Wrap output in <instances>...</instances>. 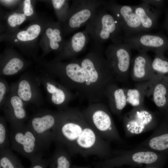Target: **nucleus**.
Wrapping results in <instances>:
<instances>
[{"label":"nucleus","instance_id":"1","mask_svg":"<svg viewBox=\"0 0 168 168\" xmlns=\"http://www.w3.org/2000/svg\"><path fill=\"white\" fill-rule=\"evenodd\" d=\"M47 73L89 103L103 102L108 86L116 81L101 45L94 42L84 57L67 63L56 61Z\"/></svg>","mask_w":168,"mask_h":168},{"label":"nucleus","instance_id":"2","mask_svg":"<svg viewBox=\"0 0 168 168\" xmlns=\"http://www.w3.org/2000/svg\"><path fill=\"white\" fill-rule=\"evenodd\" d=\"M54 142L65 148L72 156H96L104 160L112 157L111 142L100 138L77 108L60 111Z\"/></svg>","mask_w":168,"mask_h":168},{"label":"nucleus","instance_id":"3","mask_svg":"<svg viewBox=\"0 0 168 168\" xmlns=\"http://www.w3.org/2000/svg\"><path fill=\"white\" fill-rule=\"evenodd\" d=\"M168 160V155L137 145L130 149L114 151L112 157L104 160L98 166L114 168L125 165L135 166L145 165V166H153L163 168Z\"/></svg>","mask_w":168,"mask_h":168},{"label":"nucleus","instance_id":"4","mask_svg":"<svg viewBox=\"0 0 168 168\" xmlns=\"http://www.w3.org/2000/svg\"><path fill=\"white\" fill-rule=\"evenodd\" d=\"M110 109L103 102L89 103L81 110L86 122L103 139L119 145L125 144L114 121Z\"/></svg>","mask_w":168,"mask_h":168},{"label":"nucleus","instance_id":"5","mask_svg":"<svg viewBox=\"0 0 168 168\" xmlns=\"http://www.w3.org/2000/svg\"><path fill=\"white\" fill-rule=\"evenodd\" d=\"M86 25L85 30L94 42L101 45L109 40L113 44L123 42L124 37L119 22L103 7L99 8Z\"/></svg>","mask_w":168,"mask_h":168},{"label":"nucleus","instance_id":"6","mask_svg":"<svg viewBox=\"0 0 168 168\" xmlns=\"http://www.w3.org/2000/svg\"><path fill=\"white\" fill-rule=\"evenodd\" d=\"M161 114L147 109L144 105L133 108L123 117L125 137L129 138L154 130L159 124Z\"/></svg>","mask_w":168,"mask_h":168},{"label":"nucleus","instance_id":"7","mask_svg":"<svg viewBox=\"0 0 168 168\" xmlns=\"http://www.w3.org/2000/svg\"><path fill=\"white\" fill-rule=\"evenodd\" d=\"M10 138L12 148L31 163L42 158L44 149L27 124L12 128Z\"/></svg>","mask_w":168,"mask_h":168},{"label":"nucleus","instance_id":"8","mask_svg":"<svg viewBox=\"0 0 168 168\" xmlns=\"http://www.w3.org/2000/svg\"><path fill=\"white\" fill-rule=\"evenodd\" d=\"M131 49L123 42L109 45L104 52L109 66L116 81L125 83L128 81L132 62Z\"/></svg>","mask_w":168,"mask_h":168},{"label":"nucleus","instance_id":"9","mask_svg":"<svg viewBox=\"0 0 168 168\" xmlns=\"http://www.w3.org/2000/svg\"><path fill=\"white\" fill-rule=\"evenodd\" d=\"M61 111L44 110L34 114L27 125L35 134L44 149L54 142Z\"/></svg>","mask_w":168,"mask_h":168},{"label":"nucleus","instance_id":"10","mask_svg":"<svg viewBox=\"0 0 168 168\" xmlns=\"http://www.w3.org/2000/svg\"><path fill=\"white\" fill-rule=\"evenodd\" d=\"M102 6L116 18L120 25L124 38L143 32L133 6L119 4L114 0H103Z\"/></svg>","mask_w":168,"mask_h":168},{"label":"nucleus","instance_id":"11","mask_svg":"<svg viewBox=\"0 0 168 168\" xmlns=\"http://www.w3.org/2000/svg\"><path fill=\"white\" fill-rule=\"evenodd\" d=\"M37 78L39 84L44 87L52 104L59 111L68 108L69 103L75 98L72 91L47 73L37 76Z\"/></svg>","mask_w":168,"mask_h":168},{"label":"nucleus","instance_id":"12","mask_svg":"<svg viewBox=\"0 0 168 168\" xmlns=\"http://www.w3.org/2000/svg\"><path fill=\"white\" fill-rule=\"evenodd\" d=\"M103 2L101 0L74 1L68 13V31H73L86 24Z\"/></svg>","mask_w":168,"mask_h":168},{"label":"nucleus","instance_id":"13","mask_svg":"<svg viewBox=\"0 0 168 168\" xmlns=\"http://www.w3.org/2000/svg\"><path fill=\"white\" fill-rule=\"evenodd\" d=\"M37 76L24 75L10 87L26 104L41 105L43 99Z\"/></svg>","mask_w":168,"mask_h":168},{"label":"nucleus","instance_id":"14","mask_svg":"<svg viewBox=\"0 0 168 168\" xmlns=\"http://www.w3.org/2000/svg\"><path fill=\"white\" fill-rule=\"evenodd\" d=\"M26 103L10 86L9 92L2 107L5 118L12 128L22 126L27 119Z\"/></svg>","mask_w":168,"mask_h":168},{"label":"nucleus","instance_id":"15","mask_svg":"<svg viewBox=\"0 0 168 168\" xmlns=\"http://www.w3.org/2000/svg\"><path fill=\"white\" fill-rule=\"evenodd\" d=\"M160 113L156 128L148 138L137 146L168 155V117L164 113Z\"/></svg>","mask_w":168,"mask_h":168},{"label":"nucleus","instance_id":"16","mask_svg":"<svg viewBox=\"0 0 168 168\" xmlns=\"http://www.w3.org/2000/svg\"><path fill=\"white\" fill-rule=\"evenodd\" d=\"M144 50L138 51V54L132 59L130 75L132 79L138 82H144L154 78L156 74L153 71L152 59Z\"/></svg>","mask_w":168,"mask_h":168},{"label":"nucleus","instance_id":"17","mask_svg":"<svg viewBox=\"0 0 168 168\" xmlns=\"http://www.w3.org/2000/svg\"><path fill=\"white\" fill-rule=\"evenodd\" d=\"M123 42L128 44L131 49L147 52L150 51L154 52L157 50H162L166 44L165 40L162 36L145 32L125 38Z\"/></svg>","mask_w":168,"mask_h":168},{"label":"nucleus","instance_id":"18","mask_svg":"<svg viewBox=\"0 0 168 168\" xmlns=\"http://www.w3.org/2000/svg\"><path fill=\"white\" fill-rule=\"evenodd\" d=\"M149 82L148 96H152L159 112H163L168 108V79L156 75Z\"/></svg>","mask_w":168,"mask_h":168},{"label":"nucleus","instance_id":"19","mask_svg":"<svg viewBox=\"0 0 168 168\" xmlns=\"http://www.w3.org/2000/svg\"><path fill=\"white\" fill-rule=\"evenodd\" d=\"M105 96L110 110L114 114L121 117L128 103L127 89L119 86L115 82L113 83L108 87Z\"/></svg>","mask_w":168,"mask_h":168},{"label":"nucleus","instance_id":"20","mask_svg":"<svg viewBox=\"0 0 168 168\" xmlns=\"http://www.w3.org/2000/svg\"><path fill=\"white\" fill-rule=\"evenodd\" d=\"M89 36L85 30L75 33L71 38L65 50L57 59V61L64 58H76L86 48Z\"/></svg>","mask_w":168,"mask_h":168},{"label":"nucleus","instance_id":"21","mask_svg":"<svg viewBox=\"0 0 168 168\" xmlns=\"http://www.w3.org/2000/svg\"><path fill=\"white\" fill-rule=\"evenodd\" d=\"M133 6L139 19L143 32H147L154 29L157 21L158 9L143 2Z\"/></svg>","mask_w":168,"mask_h":168},{"label":"nucleus","instance_id":"22","mask_svg":"<svg viewBox=\"0 0 168 168\" xmlns=\"http://www.w3.org/2000/svg\"><path fill=\"white\" fill-rule=\"evenodd\" d=\"M71 157L65 148L56 144L54 152L49 159V168H72Z\"/></svg>","mask_w":168,"mask_h":168},{"label":"nucleus","instance_id":"23","mask_svg":"<svg viewBox=\"0 0 168 168\" xmlns=\"http://www.w3.org/2000/svg\"><path fill=\"white\" fill-rule=\"evenodd\" d=\"M0 168H25L10 148L0 150Z\"/></svg>","mask_w":168,"mask_h":168},{"label":"nucleus","instance_id":"24","mask_svg":"<svg viewBox=\"0 0 168 168\" xmlns=\"http://www.w3.org/2000/svg\"><path fill=\"white\" fill-rule=\"evenodd\" d=\"M162 50L155 51V56L152 60V67L156 75L168 79V60L163 55Z\"/></svg>","mask_w":168,"mask_h":168},{"label":"nucleus","instance_id":"25","mask_svg":"<svg viewBox=\"0 0 168 168\" xmlns=\"http://www.w3.org/2000/svg\"><path fill=\"white\" fill-rule=\"evenodd\" d=\"M24 66V62L21 59L12 58L4 66L1 72V75L7 76L15 75L21 71Z\"/></svg>","mask_w":168,"mask_h":168},{"label":"nucleus","instance_id":"26","mask_svg":"<svg viewBox=\"0 0 168 168\" xmlns=\"http://www.w3.org/2000/svg\"><path fill=\"white\" fill-rule=\"evenodd\" d=\"M41 31L40 26L37 24L30 26L26 30L19 32L17 35V38L20 41H27L33 40L39 35Z\"/></svg>","mask_w":168,"mask_h":168},{"label":"nucleus","instance_id":"27","mask_svg":"<svg viewBox=\"0 0 168 168\" xmlns=\"http://www.w3.org/2000/svg\"><path fill=\"white\" fill-rule=\"evenodd\" d=\"M128 103H129L133 107L143 105L144 96L138 88L133 89H127Z\"/></svg>","mask_w":168,"mask_h":168},{"label":"nucleus","instance_id":"28","mask_svg":"<svg viewBox=\"0 0 168 168\" xmlns=\"http://www.w3.org/2000/svg\"><path fill=\"white\" fill-rule=\"evenodd\" d=\"M46 34L49 39L51 49L54 50L58 49L60 47L59 43L62 41L61 32L59 29L56 28L53 30L48 28L46 30Z\"/></svg>","mask_w":168,"mask_h":168},{"label":"nucleus","instance_id":"29","mask_svg":"<svg viewBox=\"0 0 168 168\" xmlns=\"http://www.w3.org/2000/svg\"><path fill=\"white\" fill-rule=\"evenodd\" d=\"M6 119L2 116L0 117V150L9 148Z\"/></svg>","mask_w":168,"mask_h":168},{"label":"nucleus","instance_id":"30","mask_svg":"<svg viewBox=\"0 0 168 168\" xmlns=\"http://www.w3.org/2000/svg\"><path fill=\"white\" fill-rule=\"evenodd\" d=\"M10 86L3 78L0 79V107L2 108L9 92Z\"/></svg>","mask_w":168,"mask_h":168},{"label":"nucleus","instance_id":"31","mask_svg":"<svg viewBox=\"0 0 168 168\" xmlns=\"http://www.w3.org/2000/svg\"><path fill=\"white\" fill-rule=\"evenodd\" d=\"M26 19L24 14L14 13L10 15L8 18V22L9 25L12 27L17 25H20Z\"/></svg>","mask_w":168,"mask_h":168},{"label":"nucleus","instance_id":"32","mask_svg":"<svg viewBox=\"0 0 168 168\" xmlns=\"http://www.w3.org/2000/svg\"><path fill=\"white\" fill-rule=\"evenodd\" d=\"M31 166L29 168H47L49 166V159H41L31 163Z\"/></svg>","mask_w":168,"mask_h":168},{"label":"nucleus","instance_id":"33","mask_svg":"<svg viewBox=\"0 0 168 168\" xmlns=\"http://www.w3.org/2000/svg\"><path fill=\"white\" fill-rule=\"evenodd\" d=\"M23 11L25 16H30L33 14L34 11L30 0L24 1Z\"/></svg>","mask_w":168,"mask_h":168},{"label":"nucleus","instance_id":"34","mask_svg":"<svg viewBox=\"0 0 168 168\" xmlns=\"http://www.w3.org/2000/svg\"><path fill=\"white\" fill-rule=\"evenodd\" d=\"M141 2L147 3L157 9L162 2L161 1L156 0H142Z\"/></svg>","mask_w":168,"mask_h":168},{"label":"nucleus","instance_id":"35","mask_svg":"<svg viewBox=\"0 0 168 168\" xmlns=\"http://www.w3.org/2000/svg\"><path fill=\"white\" fill-rule=\"evenodd\" d=\"M52 1L54 7L57 10L63 6L66 1L64 0H53Z\"/></svg>","mask_w":168,"mask_h":168},{"label":"nucleus","instance_id":"36","mask_svg":"<svg viewBox=\"0 0 168 168\" xmlns=\"http://www.w3.org/2000/svg\"><path fill=\"white\" fill-rule=\"evenodd\" d=\"M72 168H91L89 166H81L76 165H72Z\"/></svg>","mask_w":168,"mask_h":168},{"label":"nucleus","instance_id":"37","mask_svg":"<svg viewBox=\"0 0 168 168\" xmlns=\"http://www.w3.org/2000/svg\"><path fill=\"white\" fill-rule=\"evenodd\" d=\"M144 168H161L156 166H145Z\"/></svg>","mask_w":168,"mask_h":168},{"label":"nucleus","instance_id":"38","mask_svg":"<svg viewBox=\"0 0 168 168\" xmlns=\"http://www.w3.org/2000/svg\"><path fill=\"white\" fill-rule=\"evenodd\" d=\"M162 113H164L168 117V108L164 112Z\"/></svg>","mask_w":168,"mask_h":168},{"label":"nucleus","instance_id":"39","mask_svg":"<svg viewBox=\"0 0 168 168\" xmlns=\"http://www.w3.org/2000/svg\"><path fill=\"white\" fill-rule=\"evenodd\" d=\"M2 1H3L4 2H12L13 1L12 0H3Z\"/></svg>","mask_w":168,"mask_h":168},{"label":"nucleus","instance_id":"40","mask_svg":"<svg viewBox=\"0 0 168 168\" xmlns=\"http://www.w3.org/2000/svg\"><path fill=\"white\" fill-rule=\"evenodd\" d=\"M97 168H104V167H100V166H98V167Z\"/></svg>","mask_w":168,"mask_h":168},{"label":"nucleus","instance_id":"41","mask_svg":"<svg viewBox=\"0 0 168 168\" xmlns=\"http://www.w3.org/2000/svg\"><path fill=\"white\" fill-rule=\"evenodd\" d=\"M17 41H18V40H17V39H15V42H16V41L17 42Z\"/></svg>","mask_w":168,"mask_h":168}]
</instances>
